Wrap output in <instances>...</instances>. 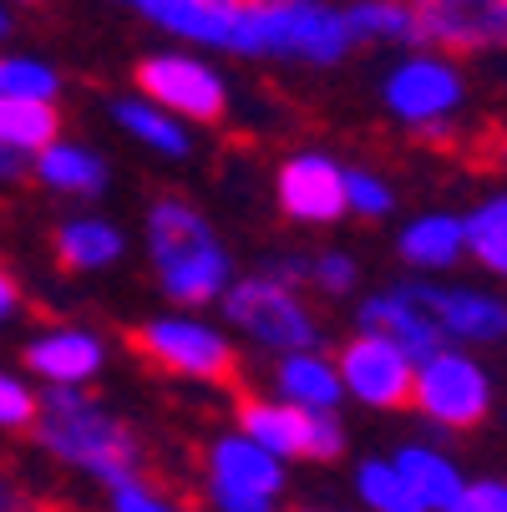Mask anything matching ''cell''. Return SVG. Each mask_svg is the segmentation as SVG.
<instances>
[{"label":"cell","mask_w":507,"mask_h":512,"mask_svg":"<svg viewBox=\"0 0 507 512\" xmlns=\"http://www.w3.org/2000/svg\"><path fill=\"white\" fill-rule=\"evenodd\" d=\"M36 436H41V447L51 457L97 472L107 487L112 482H142V477H148V462H142L137 436L117 416H107L102 406H92L82 391H71V386H56L41 401Z\"/></svg>","instance_id":"obj_1"},{"label":"cell","mask_w":507,"mask_h":512,"mask_svg":"<svg viewBox=\"0 0 507 512\" xmlns=\"http://www.w3.org/2000/svg\"><path fill=\"white\" fill-rule=\"evenodd\" d=\"M345 11H325L315 0H244L234 46L229 51H279V56H310L340 61L350 51Z\"/></svg>","instance_id":"obj_2"},{"label":"cell","mask_w":507,"mask_h":512,"mask_svg":"<svg viewBox=\"0 0 507 512\" xmlns=\"http://www.w3.org/2000/svg\"><path fill=\"white\" fill-rule=\"evenodd\" d=\"M153 259H158V279L178 305H203L224 289L229 279V259L203 229V218L183 203V198H163L153 208Z\"/></svg>","instance_id":"obj_3"},{"label":"cell","mask_w":507,"mask_h":512,"mask_svg":"<svg viewBox=\"0 0 507 512\" xmlns=\"http://www.w3.org/2000/svg\"><path fill=\"white\" fill-rule=\"evenodd\" d=\"M122 345L132 350L137 365H148L153 376H178V381H208L239 396V350L213 335L203 325H183V320H158V325H137L122 335Z\"/></svg>","instance_id":"obj_4"},{"label":"cell","mask_w":507,"mask_h":512,"mask_svg":"<svg viewBox=\"0 0 507 512\" xmlns=\"http://www.w3.org/2000/svg\"><path fill=\"white\" fill-rule=\"evenodd\" d=\"M239 426L244 442H254L269 457H310V462H335L345 452V431L330 411H300V406H274L259 401L254 391H239Z\"/></svg>","instance_id":"obj_5"},{"label":"cell","mask_w":507,"mask_h":512,"mask_svg":"<svg viewBox=\"0 0 507 512\" xmlns=\"http://www.w3.org/2000/svg\"><path fill=\"white\" fill-rule=\"evenodd\" d=\"M411 406H421L426 421L437 426H452V431H467L487 416L492 406V381L487 371L462 355V350H437L426 365H416V391H411Z\"/></svg>","instance_id":"obj_6"},{"label":"cell","mask_w":507,"mask_h":512,"mask_svg":"<svg viewBox=\"0 0 507 512\" xmlns=\"http://www.w3.org/2000/svg\"><path fill=\"white\" fill-rule=\"evenodd\" d=\"M416 21V46L477 56L507 51V0H401Z\"/></svg>","instance_id":"obj_7"},{"label":"cell","mask_w":507,"mask_h":512,"mask_svg":"<svg viewBox=\"0 0 507 512\" xmlns=\"http://www.w3.org/2000/svg\"><path fill=\"white\" fill-rule=\"evenodd\" d=\"M224 310L234 325H244L249 335H259L264 345H284V350H310L320 335H315V320L305 315L300 295L289 289L284 279L274 274H259V279H244L224 295Z\"/></svg>","instance_id":"obj_8"},{"label":"cell","mask_w":507,"mask_h":512,"mask_svg":"<svg viewBox=\"0 0 507 512\" xmlns=\"http://www.w3.org/2000/svg\"><path fill=\"white\" fill-rule=\"evenodd\" d=\"M340 386L355 391L366 406H381V411H396V406H411V391H416V365L406 360L401 345H391L386 335H355L340 345Z\"/></svg>","instance_id":"obj_9"},{"label":"cell","mask_w":507,"mask_h":512,"mask_svg":"<svg viewBox=\"0 0 507 512\" xmlns=\"http://www.w3.org/2000/svg\"><path fill=\"white\" fill-rule=\"evenodd\" d=\"M284 487V472L269 452H259L244 436L213 442L208 452V492L224 512H274V497Z\"/></svg>","instance_id":"obj_10"},{"label":"cell","mask_w":507,"mask_h":512,"mask_svg":"<svg viewBox=\"0 0 507 512\" xmlns=\"http://www.w3.org/2000/svg\"><path fill=\"white\" fill-rule=\"evenodd\" d=\"M401 295L442 330L447 345H497L507 340V300L482 289H437V284H406Z\"/></svg>","instance_id":"obj_11"},{"label":"cell","mask_w":507,"mask_h":512,"mask_svg":"<svg viewBox=\"0 0 507 512\" xmlns=\"http://www.w3.org/2000/svg\"><path fill=\"white\" fill-rule=\"evenodd\" d=\"M132 82H137V92H148L168 112H183L193 122H224V107H229L224 82L213 77L208 66L188 61V56H153V61H142L132 71Z\"/></svg>","instance_id":"obj_12"},{"label":"cell","mask_w":507,"mask_h":512,"mask_svg":"<svg viewBox=\"0 0 507 512\" xmlns=\"http://www.w3.org/2000/svg\"><path fill=\"white\" fill-rule=\"evenodd\" d=\"M386 102L406 122L442 127V117L457 112V102H462V77L442 56H411L386 77Z\"/></svg>","instance_id":"obj_13"},{"label":"cell","mask_w":507,"mask_h":512,"mask_svg":"<svg viewBox=\"0 0 507 512\" xmlns=\"http://www.w3.org/2000/svg\"><path fill=\"white\" fill-rule=\"evenodd\" d=\"M279 203H284L289 218H300V224H330V218H340L350 208L345 203V173L325 158H295L279 173Z\"/></svg>","instance_id":"obj_14"},{"label":"cell","mask_w":507,"mask_h":512,"mask_svg":"<svg viewBox=\"0 0 507 512\" xmlns=\"http://www.w3.org/2000/svg\"><path fill=\"white\" fill-rule=\"evenodd\" d=\"M360 320H366V330H371V335H386L391 345H401L411 365H426L437 350H447L442 330L431 325V320H426L406 295H401V289H391V295H376Z\"/></svg>","instance_id":"obj_15"},{"label":"cell","mask_w":507,"mask_h":512,"mask_svg":"<svg viewBox=\"0 0 507 512\" xmlns=\"http://www.w3.org/2000/svg\"><path fill=\"white\" fill-rule=\"evenodd\" d=\"M153 21H163L178 36L208 41V46H234V26L244 0H137Z\"/></svg>","instance_id":"obj_16"},{"label":"cell","mask_w":507,"mask_h":512,"mask_svg":"<svg viewBox=\"0 0 507 512\" xmlns=\"http://www.w3.org/2000/svg\"><path fill=\"white\" fill-rule=\"evenodd\" d=\"M26 365L36 376L56 381V386H82L87 376H97L102 345L87 330H56V335H46V340H36L26 350Z\"/></svg>","instance_id":"obj_17"},{"label":"cell","mask_w":507,"mask_h":512,"mask_svg":"<svg viewBox=\"0 0 507 512\" xmlns=\"http://www.w3.org/2000/svg\"><path fill=\"white\" fill-rule=\"evenodd\" d=\"M396 472H401V482L411 487V497L426 507V512H447L457 497H462V472L442 457V452H431V447H406V452H396V462H391Z\"/></svg>","instance_id":"obj_18"},{"label":"cell","mask_w":507,"mask_h":512,"mask_svg":"<svg viewBox=\"0 0 507 512\" xmlns=\"http://www.w3.org/2000/svg\"><path fill=\"white\" fill-rule=\"evenodd\" d=\"M401 254L416 269H447V264H457L467 254L462 218H452V213H421L416 224L401 234Z\"/></svg>","instance_id":"obj_19"},{"label":"cell","mask_w":507,"mask_h":512,"mask_svg":"<svg viewBox=\"0 0 507 512\" xmlns=\"http://www.w3.org/2000/svg\"><path fill=\"white\" fill-rule=\"evenodd\" d=\"M61 112L51 102H21V97H0V148L6 153H46L56 148Z\"/></svg>","instance_id":"obj_20"},{"label":"cell","mask_w":507,"mask_h":512,"mask_svg":"<svg viewBox=\"0 0 507 512\" xmlns=\"http://www.w3.org/2000/svg\"><path fill=\"white\" fill-rule=\"evenodd\" d=\"M51 254L61 269H102L122 254V234L102 218H82V224H61L51 234Z\"/></svg>","instance_id":"obj_21"},{"label":"cell","mask_w":507,"mask_h":512,"mask_svg":"<svg viewBox=\"0 0 507 512\" xmlns=\"http://www.w3.org/2000/svg\"><path fill=\"white\" fill-rule=\"evenodd\" d=\"M279 391L295 401L300 411H330L345 386H340V376L330 371L325 360H315V355H289V360L279 365Z\"/></svg>","instance_id":"obj_22"},{"label":"cell","mask_w":507,"mask_h":512,"mask_svg":"<svg viewBox=\"0 0 507 512\" xmlns=\"http://www.w3.org/2000/svg\"><path fill=\"white\" fill-rule=\"evenodd\" d=\"M462 229H467V254H477L492 274L507 279V193L487 198L477 213H467Z\"/></svg>","instance_id":"obj_23"},{"label":"cell","mask_w":507,"mask_h":512,"mask_svg":"<svg viewBox=\"0 0 507 512\" xmlns=\"http://www.w3.org/2000/svg\"><path fill=\"white\" fill-rule=\"evenodd\" d=\"M36 173L51 188H66V193H102V183H107L102 158H92L82 148H46L41 163H36Z\"/></svg>","instance_id":"obj_24"},{"label":"cell","mask_w":507,"mask_h":512,"mask_svg":"<svg viewBox=\"0 0 507 512\" xmlns=\"http://www.w3.org/2000/svg\"><path fill=\"white\" fill-rule=\"evenodd\" d=\"M350 36H381V41H416V21L401 0H360L345 11Z\"/></svg>","instance_id":"obj_25"},{"label":"cell","mask_w":507,"mask_h":512,"mask_svg":"<svg viewBox=\"0 0 507 512\" xmlns=\"http://www.w3.org/2000/svg\"><path fill=\"white\" fill-rule=\"evenodd\" d=\"M355 482H360V497H366L376 512H426V507L411 497V487L401 482V472H396L391 462H366Z\"/></svg>","instance_id":"obj_26"},{"label":"cell","mask_w":507,"mask_h":512,"mask_svg":"<svg viewBox=\"0 0 507 512\" xmlns=\"http://www.w3.org/2000/svg\"><path fill=\"white\" fill-rule=\"evenodd\" d=\"M117 122L127 132H137L142 142H153L163 153H188V137L158 112V107H142V102H117Z\"/></svg>","instance_id":"obj_27"},{"label":"cell","mask_w":507,"mask_h":512,"mask_svg":"<svg viewBox=\"0 0 507 512\" xmlns=\"http://www.w3.org/2000/svg\"><path fill=\"white\" fill-rule=\"evenodd\" d=\"M56 92V71L36 61H0V97H21V102H46Z\"/></svg>","instance_id":"obj_28"},{"label":"cell","mask_w":507,"mask_h":512,"mask_svg":"<svg viewBox=\"0 0 507 512\" xmlns=\"http://www.w3.org/2000/svg\"><path fill=\"white\" fill-rule=\"evenodd\" d=\"M36 416H41V401L26 386H16L11 376H0V426L26 431V426H36Z\"/></svg>","instance_id":"obj_29"},{"label":"cell","mask_w":507,"mask_h":512,"mask_svg":"<svg viewBox=\"0 0 507 512\" xmlns=\"http://www.w3.org/2000/svg\"><path fill=\"white\" fill-rule=\"evenodd\" d=\"M345 203L381 218V213H391V188L381 178H371V173H345Z\"/></svg>","instance_id":"obj_30"},{"label":"cell","mask_w":507,"mask_h":512,"mask_svg":"<svg viewBox=\"0 0 507 512\" xmlns=\"http://www.w3.org/2000/svg\"><path fill=\"white\" fill-rule=\"evenodd\" d=\"M112 507L117 512H178L168 497H158L148 482H112Z\"/></svg>","instance_id":"obj_31"},{"label":"cell","mask_w":507,"mask_h":512,"mask_svg":"<svg viewBox=\"0 0 507 512\" xmlns=\"http://www.w3.org/2000/svg\"><path fill=\"white\" fill-rule=\"evenodd\" d=\"M447 512H507V482H467Z\"/></svg>","instance_id":"obj_32"},{"label":"cell","mask_w":507,"mask_h":512,"mask_svg":"<svg viewBox=\"0 0 507 512\" xmlns=\"http://www.w3.org/2000/svg\"><path fill=\"white\" fill-rule=\"evenodd\" d=\"M310 269V279L320 284V289H330V295H345V289L355 284V264L345 259V254H325V259H315V264H305Z\"/></svg>","instance_id":"obj_33"},{"label":"cell","mask_w":507,"mask_h":512,"mask_svg":"<svg viewBox=\"0 0 507 512\" xmlns=\"http://www.w3.org/2000/svg\"><path fill=\"white\" fill-rule=\"evenodd\" d=\"M36 502H41V497H31V492L16 482V472L0 462V512H36Z\"/></svg>","instance_id":"obj_34"},{"label":"cell","mask_w":507,"mask_h":512,"mask_svg":"<svg viewBox=\"0 0 507 512\" xmlns=\"http://www.w3.org/2000/svg\"><path fill=\"white\" fill-rule=\"evenodd\" d=\"M16 305H21V284H16L6 269H0V315H11Z\"/></svg>","instance_id":"obj_35"},{"label":"cell","mask_w":507,"mask_h":512,"mask_svg":"<svg viewBox=\"0 0 507 512\" xmlns=\"http://www.w3.org/2000/svg\"><path fill=\"white\" fill-rule=\"evenodd\" d=\"M0 178H26V163L16 153H6V148H0Z\"/></svg>","instance_id":"obj_36"},{"label":"cell","mask_w":507,"mask_h":512,"mask_svg":"<svg viewBox=\"0 0 507 512\" xmlns=\"http://www.w3.org/2000/svg\"><path fill=\"white\" fill-rule=\"evenodd\" d=\"M289 512H310V507H289Z\"/></svg>","instance_id":"obj_37"},{"label":"cell","mask_w":507,"mask_h":512,"mask_svg":"<svg viewBox=\"0 0 507 512\" xmlns=\"http://www.w3.org/2000/svg\"><path fill=\"white\" fill-rule=\"evenodd\" d=\"M0 31H6V16H0Z\"/></svg>","instance_id":"obj_38"},{"label":"cell","mask_w":507,"mask_h":512,"mask_svg":"<svg viewBox=\"0 0 507 512\" xmlns=\"http://www.w3.org/2000/svg\"><path fill=\"white\" fill-rule=\"evenodd\" d=\"M502 158H507V142H502Z\"/></svg>","instance_id":"obj_39"}]
</instances>
